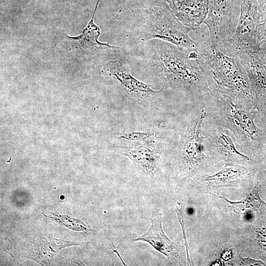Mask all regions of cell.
<instances>
[{"label":"cell","mask_w":266,"mask_h":266,"mask_svg":"<svg viewBox=\"0 0 266 266\" xmlns=\"http://www.w3.org/2000/svg\"><path fill=\"white\" fill-rule=\"evenodd\" d=\"M189 51L165 43L155 53L154 67L165 86L200 101L212 93L204 71Z\"/></svg>","instance_id":"2"},{"label":"cell","mask_w":266,"mask_h":266,"mask_svg":"<svg viewBox=\"0 0 266 266\" xmlns=\"http://www.w3.org/2000/svg\"><path fill=\"white\" fill-rule=\"evenodd\" d=\"M105 71L107 75L113 77L120 84L130 96L139 101L152 97L160 92V91L152 89L150 85L133 77L125 61L116 60L108 62Z\"/></svg>","instance_id":"11"},{"label":"cell","mask_w":266,"mask_h":266,"mask_svg":"<svg viewBox=\"0 0 266 266\" xmlns=\"http://www.w3.org/2000/svg\"><path fill=\"white\" fill-rule=\"evenodd\" d=\"M112 245L113 246V247H114V250H113V252H115L116 253V254H117V255H118V257L119 258H120V259L121 260L122 263H123V265L124 266H127V265L125 263V262L123 261V259H122V258L121 257V256H120V255L119 254V253L118 252V250L117 249H116V248L115 247V246H114V244L113 243H112ZM113 253V252H112Z\"/></svg>","instance_id":"24"},{"label":"cell","mask_w":266,"mask_h":266,"mask_svg":"<svg viewBox=\"0 0 266 266\" xmlns=\"http://www.w3.org/2000/svg\"><path fill=\"white\" fill-rule=\"evenodd\" d=\"M257 120L259 126L262 128L266 133V117L258 115Z\"/></svg>","instance_id":"23"},{"label":"cell","mask_w":266,"mask_h":266,"mask_svg":"<svg viewBox=\"0 0 266 266\" xmlns=\"http://www.w3.org/2000/svg\"><path fill=\"white\" fill-rule=\"evenodd\" d=\"M176 212L178 220L181 225L182 230L183 232V238L184 240V244L186 247L187 258V264L188 265H191V262L190 258L189 251V247L188 244L187 238L185 231V227L184 225V213L183 211V205L181 203L177 202L176 206Z\"/></svg>","instance_id":"18"},{"label":"cell","mask_w":266,"mask_h":266,"mask_svg":"<svg viewBox=\"0 0 266 266\" xmlns=\"http://www.w3.org/2000/svg\"><path fill=\"white\" fill-rule=\"evenodd\" d=\"M207 100L195 105L191 117L180 135L179 157L182 168L187 174L193 173L211 159L203 152L206 147L202 126L208 115Z\"/></svg>","instance_id":"5"},{"label":"cell","mask_w":266,"mask_h":266,"mask_svg":"<svg viewBox=\"0 0 266 266\" xmlns=\"http://www.w3.org/2000/svg\"><path fill=\"white\" fill-rule=\"evenodd\" d=\"M220 197L226 201L235 213L238 214L259 209L262 204H266L261 200L256 188L249 194L245 200L240 201H231L224 197Z\"/></svg>","instance_id":"16"},{"label":"cell","mask_w":266,"mask_h":266,"mask_svg":"<svg viewBox=\"0 0 266 266\" xmlns=\"http://www.w3.org/2000/svg\"><path fill=\"white\" fill-rule=\"evenodd\" d=\"M241 3V0H209L208 13L202 23L216 47L228 56L237 26Z\"/></svg>","instance_id":"6"},{"label":"cell","mask_w":266,"mask_h":266,"mask_svg":"<svg viewBox=\"0 0 266 266\" xmlns=\"http://www.w3.org/2000/svg\"><path fill=\"white\" fill-rule=\"evenodd\" d=\"M177 19L185 26L195 29L203 23L209 7V0H166Z\"/></svg>","instance_id":"12"},{"label":"cell","mask_w":266,"mask_h":266,"mask_svg":"<svg viewBox=\"0 0 266 266\" xmlns=\"http://www.w3.org/2000/svg\"><path fill=\"white\" fill-rule=\"evenodd\" d=\"M132 241L148 242L165 255L171 265L179 264L181 261L179 252L182 246L171 240L165 234L162 225V215L159 209L153 211L151 225L147 231Z\"/></svg>","instance_id":"9"},{"label":"cell","mask_w":266,"mask_h":266,"mask_svg":"<svg viewBox=\"0 0 266 266\" xmlns=\"http://www.w3.org/2000/svg\"><path fill=\"white\" fill-rule=\"evenodd\" d=\"M257 7L261 17L266 15V0H257Z\"/></svg>","instance_id":"22"},{"label":"cell","mask_w":266,"mask_h":266,"mask_svg":"<svg viewBox=\"0 0 266 266\" xmlns=\"http://www.w3.org/2000/svg\"><path fill=\"white\" fill-rule=\"evenodd\" d=\"M241 263L244 266H266V264L261 261L255 260L249 258H241Z\"/></svg>","instance_id":"20"},{"label":"cell","mask_w":266,"mask_h":266,"mask_svg":"<svg viewBox=\"0 0 266 266\" xmlns=\"http://www.w3.org/2000/svg\"><path fill=\"white\" fill-rule=\"evenodd\" d=\"M200 35L195 49L197 61L204 71L212 94L220 92L241 106L257 109L247 73L235 57L219 50L209 33Z\"/></svg>","instance_id":"1"},{"label":"cell","mask_w":266,"mask_h":266,"mask_svg":"<svg viewBox=\"0 0 266 266\" xmlns=\"http://www.w3.org/2000/svg\"><path fill=\"white\" fill-rule=\"evenodd\" d=\"M154 132L152 131H133L122 132L118 133L117 138L121 140L128 142H137L144 141L153 136Z\"/></svg>","instance_id":"17"},{"label":"cell","mask_w":266,"mask_h":266,"mask_svg":"<svg viewBox=\"0 0 266 266\" xmlns=\"http://www.w3.org/2000/svg\"><path fill=\"white\" fill-rule=\"evenodd\" d=\"M260 60L266 64V44L260 45V50L256 53Z\"/></svg>","instance_id":"21"},{"label":"cell","mask_w":266,"mask_h":266,"mask_svg":"<svg viewBox=\"0 0 266 266\" xmlns=\"http://www.w3.org/2000/svg\"><path fill=\"white\" fill-rule=\"evenodd\" d=\"M202 133L205 147L219 159L240 166L250 162L249 157L236 148L232 133L217 119L208 115L203 123Z\"/></svg>","instance_id":"7"},{"label":"cell","mask_w":266,"mask_h":266,"mask_svg":"<svg viewBox=\"0 0 266 266\" xmlns=\"http://www.w3.org/2000/svg\"><path fill=\"white\" fill-rule=\"evenodd\" d=\"M260 115H262V116H265V117H266V115H262V114H261L259 113Z\"/></svg>","instance_id":"25"},{"label":"cell","mask_w":266,"mask_h":266,"mask_svg":"<svg viewBox=\"0 0 266 266\" xmlns=\"http://www.w3.org/2000/svg\"><path fill=\"white\" fill-rule=\"evenodd\" d=\"M260 18L257 0H241L240 16L229 56L259 51L260 44L257 30Z\"/></svg>","instance_id":"8"},{"label":"cell","mask_w":266,"mask_h":266,"mask_svg":"<svg viewBox=\"0 0 266 266\" xmlns=\"http://www.w3.org/2000/svg\"><path fill=\"white\" fill-rule=\"evenodd\" d=\"M257 36L260 45L266 44V15L260 18V23L257 30Z\"/></svg>","instance_id":"19"},{"label":"cell","mask_w":266,"mask_h":266,"mask_svg":"<svg viewBox=\"0 0 266 266\" xmlns=\"http://www.w3.org/2000/svg\"><path fill=\"white\" fill-rule=\"evenodd\" d=\"M247 172V168L244 166L227 163L218 172L211 175H205L203 181L216 188L229 186L235 184Z\"/></svg>","instance_id":"15"},{"label":"cell","mask_w":266,"mask_h":266,"mask_svg":"<svg viewBox=\"0 0 266 266\" xmlns=\"http://www.w3.org/2000/svg\"><path fill=\"white\" fill-rule=\"evenodd\" d=\"M117 151L121 155L131 159L146 173L154 175L156 172L160 156L155 144L145 143L133 146L120 147Z\"/></svg>","instance_id":"13"},{"label":"cell","mask_w":266,"mask_h":266,"mask_svg":"<svg viewBox=\"0 0 266 266\" xmlns=\"http://www.w3.org/2000/svg\"><path fill=\"white\" fill-rule=\"evenodd\" d=\"M100 0H98L92 16L87 25L84 28L82 33L76 36L66 35L68 39V44L73 48H90L108 47L118 48L109 43L100 42L99 37L100 34V27L95 24L94 18L98 8Z\"/></svg>","instance_id":"14"},{"label":"cell","mask_w":266,"mask_h":266,"mask_svg":"<svg viewBox=\"0 0 266 266\" xmlns=\"http://www.w3.org/2000/svg\"><path fill=\"white\" fill-rule=\"evenodd\" d=\"M207 107L208 115L232 133L241 149L252 154L266 153V133L256 124L257 109L242 107L220 92L212 95Z\"/></svg>","instance_id":"3"},{"label":"cell","mask_w":266,"mask_h":266,"mask_svg":"<svg viewBox=\"0 0 266 266\" xmlns=\"http://www.w3.org/2000/svg\"><path fill=\"white\" fill-rule=\"evenodd\" d=\"M194 29L183 25L167 3H161L149 10L142 30V38L144 40L160 39L190 51L197 46V42L190 36V32Z\"/></svg>","instance_id":"4"},{"label":"cell","mask_w":266,"mask_h":266,"mask_svg":"<svg viewBox=\"0 0 266 266\" xmlns=\"http://www.w3.org/2000/svg\"><path fill=\"white\" fill-rule=\"evenodd\" d=\"M236 57L248 75L259 113L266 114V64L256 53H239Z\"/></svg>","instance_id":"10"}]
</instances>
